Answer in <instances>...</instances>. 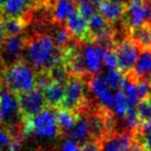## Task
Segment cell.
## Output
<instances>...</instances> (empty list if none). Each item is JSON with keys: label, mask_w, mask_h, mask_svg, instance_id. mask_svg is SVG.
Here are the masks:
<instances>
[{"label": "cell", "mask_w": 151, "mask_h": 151, "mask_svg": "<svg viewBox=\"0 0 151 151\" xmlns=\"http://www.w3.org/2000/svg\"><path fill=\"white\" fill-rule=\"evenodd\" d=\"M74 2H75L77 5H79V4L81 3H86V2H91V0H73Z\"/></svg>", "instance_id": "cell-34"}, {"label": "cell", "mask_w": 151, "mask_h": 151, "mask_svg": "<svg viewBox=\"0 0 151 151\" xmlns=\"http://www.w3.org/2000/svg\"><path fill=\"white\" fill-rule=\"evenodd\" d=\"M123 79H124V74L119 69L108 70V72H106L104 75V80H105L108 88L115 91L121 90Z\"/></svg>", "instance_id": "cell-19"}, {"label": "cell", "mask_w": 151, "mask_h": 151, "mask_svg": "<svg viewBox=\"0 0 151 151\" xmlns=\"http://www.w3.org/2000/svg\"><path fill=\"white\" fill-rule=\"evenodd\" d=\"M24 134L33 135L36 138L52 139L60 135L56 109L46 107L34 117L24 120Z\"/></svg>", "instance_id": "cell-3"}, {"label": "cell", "mask_w": 151, "mask_h": 151, "mask_svg": "<svg viewBox=\"0 0 151 151\" xmlns=\"http://www.w3.org/2000/svg\"><path fill=\"white\" fill-rule=\"evenodd\" d=\"M6 38H7V34H6L5 28H4V23L2 20H0V48L2 47Z\"/></svg>", "instance_id": "cell-30"}, {"label": "cell", "mask_w": 151, "mask_h": 151, "mask_svg": "<svg viewBox=\"0 0 151 151\" xmlns=\"http://www.w3.org/2000/svg\"><path fill=\"white\" fill-rule=\"evenodd\" d=\"M108 23L103 19V17L99 14L98 12H96L93 16L91 17V19L88 20V28H90V39L93 36H96L97 34L101 33L106 27L108 26ZM88 39V41H90Z\"/></svg>", "instance_id": "cell-22"}, {"label": "cell", "mask_w": 151, "mask_h": 151, "mask_svg": "<svg viewBox=\"0 0 151 151\" xmlns=\"http://www.w3.org/2000/svg\"><path fill=\"white\" fill-rule=\"evenodd\" d=\"M3 62H2L1 58H0V80H1V75H2V72L4 71V69H5V67H3Z\"/></svg>", "instance_id": "cell-33"}, {"label": "cell", "mask_w": 151, "mask_h": 151, "mask_svg": "<svg viewBox=\"0 0 151 151\" xmlns=\"http://www.w3.org/2000/svg\"><path fill=\"white\" fill-rule=\"evenodd\" d=\"M124 75L136 82L147 81L151 83V48L141 50L134 68Z\"/></svg>", "instance_id": "cell-11"}, {"label": "cell", "mask_w": 151, "mask_h": 151, "mask_svg": "<svg viewBox=\"0 0 151 151\" xmlns=\"http://www.w3.org/2000/svg\"><path fill=\"white\" fill-rule=\"evenodd\" d=\"M26 56L32 68L39 71H52L63 64V50L57 47L52 36L36 34L26 42Z\"/></svg>", "instance_id": "cell-1"}, {"label": "cell", "mask_w": 151, "mask_h": 151, "mask_svg": "<svg viewBox=\"0 0 151 151\" xmlns=\"http://www.w3.org/2000/svg\"><path fill=\"white\" fill-rule=\"evenodd\" d=\"M99 151H132L133 134L129 132H114L105 136L99 142Z\"/></svg>", "instance_id": "cell-9"}, {"label": "cell", "mask_w": 151, "mask_h": 151, "mask_svg": "<svg viewBox=\"0 0 151 151\" xmlns=\"http://www.w3.org/2000/svg\"><path fill=\"white\" fill-rule=\"evenodd\" d=\"M140 123L151 121V102L149 99L140 100L136 107Z\"/></svg>", "instance_id": "cell-24"}, {"label": "cell", "mask_w": 151, "mask_h": 151, "mask_svg": "<svg viewBox=\"0 0 151 151\" xmlns=\"http://www.w3.org/2000/svg\"><path fill=\"white\" fill-rule=\"evenodd\" d=\"M27 2H30V3H35V2L39 1V0H26Z\"/></svg>", "instance_id": "cell-36"}, {"label": "cell", "mask_w": 151, "mask_h": 151, "mask_svg": "<svg viewBox=\"0 0 151 151\" xmlns=\"http://www.w3.org/2000/svg\"><path fill=\"white\" fill-rule=\"evenodd\" d=\"M12 139L9 133L0 125V151H5L10 145Z\"/></svg>", "instance_id": "cell-27"}, {"label": "cell", "mask_w": 151, "mask_h": 151, "mask_svg": "<svg viewBox=\"0 0 151 151\" xmlns=\"http://www.w3.org/2000/svg\"><path fill=\"white\" fill-rule=\"evenodd\" d=\"M65 26L68 29L72 38L77 40V42L88 41L90 39L88 21L82 18L78 14V12H75L67 19Z\"/></svg>", "instance_id": "cell-12"}, {"label": "cell", "mask_w": 151, "mask_h": 151, "mask_svg": "<svg viewBox=\"0 0 151 151\" xmlns=\"http://www.w3.org/2000/svg\"><path fill=\"white\" fill-rule=\"evenodd\" d=\"M86 83L93 96V99L102 107L112 110L114 103V93L109 90L103 76L100 74L90 76L86 80Z\"/></svg>", "instance_id": "cell-7"}, {"label": "cell", "mask_w": 151, "mask_h": 151, "mask_svg": "<svg viewBox=\"0 0 151 151\" xmlns=\"http://www.w3.org/2000/svg\"><path fill=\"white\" fill-rule=\"evenodd\" d=\"M6 1H7V0H0V6L3 5V4H5Z\"/></svg>", "instance_id": "cell-35"}, {"label": "cell", "mask_w": 151, "mask_h": 151, "mask_svg": "<svg viewBox=\"0 0 151 151\" xmlns=\"http://www.w3.org/2000/svg\"><path fill=\"white\" fill-rule=\"evenodd\" d=\"M43 151H56L55 149H43Z\"/></svg>", "instance_id": "cell-37"}, {"label": "cell", "mask_w": 151, "mask_h": 151, "mask_svg": "<svg viewBox=\"0 0 151 151\" xmlns=\"http://www.w3.org/2000/svg\"><path fill=\"white\" fill-rule=\"evenodd\" d=\"M86 79L77 76H69L65 84L64 100L60 108L79 113L88 99L86 95Z\"/></svg>", "instance_id": "cell-4"}, {"label": "cell", "mask_w": 151, "mask_h": 151, "mask_svg": "<svg viewBox=\"0 0 151 151\" xmlns=\"http://www.w3.org/2000/svg\"><path fill=\"white\" fill-rule=\"evenodd\" d=\"M43 96L45 99L46 107L58 109L63 103L64 93H65V86L58 82L52 81L50 86L43 91Z\"/></svg>", "instance_id": "cell-14"}, {"label": "cell", "mask_w": 151, "mask_h": 151, "mask_svg": "<svg viewBox=\"0 0 151 151\" xmlns=\"http://www.w3.org/2000/svg\"><path fill=\"white\" fill-rule=\"evenodd\" d=\"M25 44L26 41L22 36H7L2 47L0 48V58L5 67L22 61Z\"/></svg>", "instance_id": "cell-10"}, {"label": "cell", "mask_w": 151, "mask_h": 151, "mask_svg": "<svg viewBox=\"0 0 151 151\" xmlns=\"http://www.w3.org/2000/svg\"><path fill=\"white\" fill-rule=\"evenodd\" d=\"M60 151H80V148L79 145L77 143H75L73 140L67 139L62 144Z\"/></svg>", "instance_id": "cell-28"}, {"label": "cell", "mask_w": 151, "mask_h": 151, "mask_svg": "<svg viewBox=\"0 0 151 151\" xmlns=\"http://www.w3.org/2000/svg\"><path fill=\"white\" fill-rule=\"evenodd\" d=\"M114 52L118 62V69L123 74L129 72L135 66L141 52V48L125 35L118 39L114 45Z\"/></svg>", "instance_id": "cell-5"}, {"label": "cell", "mask_w": 151, "mask_h": 151, "mask_svg": "<svg viewBox=\"0 0 151 151\" xmlns=\"http://www.w3.org/2000/svg\"><path fill=\"white\" fill-rule=\"evenodd\" d=\"M68 136L75 143L80 144L81 146L84 143H86V142L91 141L90 134H88V119H86V115L80 114L77 121H76V123L69 131Z\"/></svg>", "instance_id": "cell-16"}, {"label": "cell", "mask_w": 151, "mask_h": 151, "mask_svg": "<svg viewBox=\"0 0 151 151\" xmlns=\"http://www.w3.org/2000/svg\"><path fill=\"white\" fill-rule=\"evenodd\" d=\"M102 2H103V0H91V3L93 4V6L97 10H98V8H99V6L101 5Z\"/></svg>", "instance_id": "cell-32"}, {"label": "cell", "mask_w": 151, "mask_h": 151, "mask_svg": "<svg viewBox=\"0 0 151 151\" xmlns=\"http://www.w3.org/2000/svg\"><path fill=\"white\" fill-rule=\"evenodd\" d=\"M98 12L110 25H115L122 20L124 12V2L120 0H103L98 8Z\"/></svg>", "instance_id": "cell-13"}, {"label": "cell", "mask_w": 151, "mask_h": 151, "mask_svg": "<svg viewBox=\"0 0 151 151\" xmlns=\"http://www.w3.org/2000/svg\"><path fill=\"white\" fill-rule=\"evenodd\" d=\"M3 23L7 36L20 35L25 28V21L20 18H8Z\"/></svg>", "instance_id": "cell-23"}, {"label": "cell", "mask_w": 151, "mask_h": 151, "mask_svg": "<svg viewBox=\"0 0 151 151\" xmlns=\"http://www.w3.org/2000/svg\"><path fill=\"white\" fill-rule=\"evenodd\" d=\"M148 99H149V101L151 102V91H150V95H149V98H148Z\"/></svg>", "instance_id": "cell-38"}, {"label": "cell", "mask_w": 151, "mask_h": 151, "mask_svg": "<svg viewBox=\"0 0 151 151\" xmlns=\"http://www.w3.org/2000/svg\"><path fill=\"white\" fill-rule=\"evenodd\" d=\"M75 12H77V4L73 0H55L52 16L58 24L66 22Z\"/></svg>", "instance_id": "cell-15"}, {"label": "cell", "mask_w": 151, "mask_h": 151, "mask_svg": "<svg viewBox=\"0 0 151 151\" xmlns=\"http://www.w3.org/2000/svg\"><path fill=\"white\" fill-rule=\"evenodd\" d=\"M54 41L55 44H56L57 47L61 48V50H64L66 46H68L70 43L72 42V36L70 35L68 29L66 28L65 25L60 24V26L58 28H56L54 30Z\"/></svg>", "instance_id": "cell-20"}, {"label": "cell", "mask_w": 151, "mask_h": 151, "mask_svg": "<svg viewBox=\"0 0 151 151\" xmlns=\"http://www.w3.org/2000/svg\"><path fill=\"white\" fill-rule=\"evenodd\" d=\"M103 64L109 70L118 69V62L114 50H106L103 58Z\"/></svg>", "instance_id": "cell-25"}, {"label": "cell", "mask_w": 151, "mask_h": 151, "mask_svg": "<svg viewBox=\"0 0 151 151\" xmlns=\"http://www.w3.org/2000/svg\"><path fill=\"white\" fill-rule=\"evenodd\" d=\"M18 99L24 120L34 117L46 108L43 91L37 88H35L30 93L19 96Z\"/></svg>", "instance_id": "cell-6"}, {"label": "cell", "mask_w": 151, "mask_h": 151, "mask_svg": "<svg viewBox=\"0 0 151 151\" xmlns=\"http://www.w3.org/2000/svg\"><path fill=\"white\" fill-rule=\"evenodd\" d=\"M79 43L88 75L93 76L99 74V72L102 70L103 58L106 50L102 46L91 41H84Z\"/></svg>", "instance_id": "cell-8"}, {"label": "cell", "mask_w": 151, "mask_h": 151, "mask_svg": "<svg viewBox=\"0 0 151 151\" xmlns=\"http://www.w3.org/2000/svg\"><path fill=\"white\" fill-rule=\"evenodd\" d=\"M28 2L26 0H7L4 4V10L10 18H19L27 12Z\"/></svg>", "instance_id": "cell-18"}, {"label": "cell", "mask_w": 151, "mask_h": 151, "mask_svg": "<svg viewBox=\"0 0 151 151\" xmlns=\"http://www.w3.org/2000/svg\"><path fill=\"white\" fill-rule=\"evenodd\" d=\"M96 8L93 6V4L91 2H86V3H81L79 5H77V12L82 18H84L86 20H90L91 17L96 12Z\"/></svg>", "instance_id": "cell-26"}, {"label": "cell", "mask_w": 151, "mask_h": 151, "mask_svg": "<svg viewBox=\"0 0 151 151\" xmlns=\"http://www.w3.org/2000/svg\"><path fill=\"white\" fill-rule=\"evenodd\" d=\"M80 151H99V144L95 141H88L80 147Z\"/></svg>", "instance_id": "cell-29"}, {"label": "cell", "mask_w": 151, "mask_h": 151, "mask_svg": "<svg viewBox=\"0 0 151 151\" xmlns=\"http://www.w3.org/2000/svg\"><path fill=\"white\" fill-rule=\"evenodd\" d=\"M112 109H113V113L116 118V121H117L118 118L120 120H122L125 113L127 112V104L124 97V93H122L121 90L114 93V103Z\"/></svg>", "instance_id": "cell-21"}, {"label": "cell", "mask_w": 151, "mask_h": 151, "mask_svg": "<svg viewBox=\"0 0 151 151\" xmlns=\"http://www.w3.org/2000/svg\"><path fill=\"white\" fill-rule=\"evenodd\" d=\"M132 151H145L143 149V147H142L140 144L136 143V142H134L133 144V148H132Z\"/></svg>", "instance_id": "cell-31"}, {"label": "cell", "mask_w": 151, "mask_h": 151, "mask_svg": "<svg viewBox=\"0 0 151 151\" xmlns=\"http://www.w3.org/2000/svg\"><path fill=\"white\" fill-rule=\"evenodd\" d=\"M35 79L36 74L34 73L31 66L21 61L5 67L2 72L0 83L19 97L30 93L36 88Z\"/></svg>", "instance_id": "cell-2"}, {"label": "cell", "mask_w": 151, "mask_h": 151, "mask_svg": "<svg viewBox=\"0 0 151 151\" xmlns=\"http://www.w3.org/2000/svg\"><path fill=\"white\" fill-rule=\"evenodd\" d=\"M150 29H151V26H150Z\"/></svg>", "instance_id": "cell-39"}, {"label": "cell", "mask_w": 151, "mask_h": 151, "mask_svg": "<svg viewBox=\"0 0 151 151\" xmlns=\"http://www.w3.org/2000/svg\"><path fill=\"white\" fill-rule=\"evenodd\" d=\"M56 115L61 136L68 135L69 131L73 127V125L75 124L79 117V115L76 112L62 109V108L56 109Z\"/></svg>", "instance_id": "cell-17"}]
</instances>
